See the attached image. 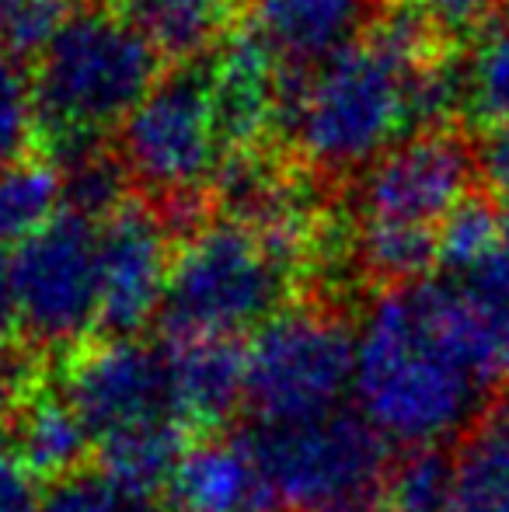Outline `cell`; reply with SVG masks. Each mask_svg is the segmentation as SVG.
Here are the masks:
<instances>
[{"instance_id": "obj_33", "label": "cell", "mask_w": 509, "mask_h": 512, "mask_svg": "<svg viewBox=\"0 0 509 512\" xmlns=\"http://www.w3.org/2000/svg\"><path fill=\"white\" fill-rule=\"evenodd\" d=\"M18 331V314H14V286H11V251L0 244V335Z\"/></svg>"}, {"instance_id": "obj_8", "label": "cell", "mask_w": 509, "mask_h": 512, "mask_svg": "<svg viewBox=\"0 0 509 512\" xmlns=\"http://www.w3.org/2000/svg\"><path fill=\"white\" fill-rule=\"evenodd\" d=\"M11 286L28 345H77L98 328V227L63 209L11 251Z\"/></svg>"}, {"instance_id": "obj_26", "label": "cell", "mask_w": 509, "mask_h": 512, "mask_svg": "<svg viewBox=\"0 0 509 512\" xmlns=\"http://www.w3.org/2000/svg\"><path fill=\"white\" fill-rule=\"evenodd\" d=\"M503 241V220L499 206L485 192H471L450 209V216L440 223V269H464L496 251Z\"/></svg>"}, {"instance_id": "obj_30", "label": "cell", "mask_w": 509, "mask_h": 512, "mask_svg": "<svg viewBox=\"0 0 509 512\" xmlns=\"http://www.w3.org/2000/svg\"><path fill=\"white\" fill-rule=\"evenodd\" d=\"M415 4H419L422 11L436 21V28L457 46L464 35L482 32V28L496 18L506 0H415Z\"/></svg>"}, {"instance_id": "obj_4", "label": "cell", "mask_w": 509, "mask_h": 512, "mask_svg": "<svg viewBox=\"0 0 509 512\" xmlns=\"http://www.w3.org/2000/svg\"><path fill=\"white\" fill-rule=\"evenodd\" d=\"M300 279V265L262 234L213 220L178 248L157 321L168 342L234 338L283 314Z\"/></svg>"}, {"instance_id": "obj_13", "label": "cell", "mask_w": 509, "mask_h": 512, "mask_svg": "<svg viewBox=\"0 0 509 512\" xmlns=\"http://www.w3.org/2000/svg\"><path fill=\"white\" fill-rule=\"evenodd\" d=\"M377 7L381 0H245V25L279 63L321 67L363 39Z\"/></svg>"}, {"instance_id": "obj_31", "label": "cell", "mask_w": 509, "mask_h": 512, "mask_svg": "<svg viewBox=\"0 0 509 512\" xmlns=\"http://www.w3.org/2000/svg\"><path fill=\"white\" fill-rule=\"evenodd\" d=\"M46 495L39 492V478L14 450L0 446V512H39Z\"/></svg>"}, {"instance_id": "obj_19", "label": "cell", "mask_w": 509, "mask_h": 512, "mask_svg": "<svg viewBox=\"0 0 509 512\" xmlns=\"http://www.w3.org/2000/svg\"><path fill=\"white\" fill-rule=\"evenodd\" d=\"M91 432L63 394H35L14 415V453L28 464L35 478L63 481L84 471L91 453Z\"/></svg>"}, {"instance_id": "obj_23", "label": "cell", "mask_w": 509, "mask_h": 512, "mask_svg": "<svg viewBox=\"0 0 509 512\" xmlns=\"http://www.w3.org/2000/svg\"><path fill=\"white\" fill-rule=\"evenodd\" d=\"M464 112L482 126L509 122V0L464 53Z\"/></svg>"}, {"instance_id": "obj_2", "label": "cell", "mask_w": 509, "mask_h": 512, "mask_svg": "<svg viewBox=\"0 0 509 512\" xmlns=\"http://www.w3.org/2000/svg\"><path fill=\"white\" fill-rule=\"evenodd\" d=\"M408 70L394 67L367 42L311 70L297 115L276 150H283L318 185L360 178L377 157L408 140Z\"/></svg>"}, {"instance_id": "obj_18", "label": "cell", "mask_w": 509, "mask_h": 512, "mask_svg": "<svg viewBox=\"0 0 509 512\" xmlns=\"http://www.w3.org/2000/svg\"><path fill=\"white\" fill-rule=\"evenodd\" d=\"M447 512H509V401L482 411L454 453Z\"/></svg>"}, {"instance_id": "obj_14", "label": "cell", "mask_w": 509, "mask_h": 512, "mask_svg": "<svg viewBox=\"0 0 509 512\" xmlns=\"http://www.w3.org/2000/svg\"><path fill=\"white\" fill-rule=\"evenodd\" d=\"M168 363L182 429H217L245 405V349L238 338L168 342Z\"/></svg>"}, {"instance_id": "obj_36", "label": "cell", "mask_w": 509, "mask_h": 512, "mask_svg": "<svg viewBox=\"0 0 509 512\" xmlns=\"http://www.w3.org/2000/svg\"><path fill=\"white\" fill-rule=\"evenodd\" d=\"M377 512H398V509H387V506H384V509H377Z\"/></svg>"}, {"instance_id": "obj_21", "label": "cell", "mask_w": 509, "mask_h": 512, "mask_svg": "<svg viewBox=\"0 0 509 512\" xmlns=\"http://www.w3.org/2000/svg\"><path fill=\"white\" fill-rule=\"evenodd\" d=\"M356 269L374 283L408 286L429 279L426 272L440 265V230L401 227V223H356L353 234Z\"/></svg>"}, {"instance_id": "obj_12", "label": "cell", "mask_w": 509, "mask_h": 512, "mask_svg": "<svg viewBox=\"0 0 509 512\" xmlns=\"http://www.w3.org/2000/svg\"><path fill=\"white\" fill-rule=\"evenodd\" d=\"M213 119L220 150L272 147V115H276L279 56L241 21L220 39L210 56Z\"/></svg>"}, {"instance_id": "obj_32", "label": "cell", "mask_w": 509, "mask_h": 512, "mask_svg": "<svg viewBox=\"0 0 509 512\" xmlns=\"http://www.w3.org/2000/svg\"><path fill=\"white\" fill-rule=\"evenodd\" d=\"M475 161H478V178L496 196L509 199V122L489 126L482 136H475Z\"/></svg>"}, {"instance_id": "obj_27", "label": "cell", "mask_w": 509, "mask_h": 512, "mask_svg": "<svg viewBox=\"0 0 509 512\" xmlns=\"http://www.w3.org/2000/svg\"><path fill=\"white\" fill-rule=\"evenodd\" d=\"M454 464L440 450H408L391 464L384 488V506L398 512H447Z\"/></svg>"}, {"instance_id": "obj_3", "label": "cell", "mask_w": 509, "mask_h": 512, "mask_svg": "<svg viewBox=\"0 0 509 512\" xmlns=\"http://www.w3.org/2000/svg\"><path fill=\"white\" fill-rule=\"evenodd\" d=\"M168 67L123 14L84 0L32 63L42 133H112Z\"/></svg>"}, {"instance_id": "obj_35", "label": "cell", "mask_w": 509, "mask_h": 512, "mask_svg": "<svg viewBox=\"0 0 509 512\" xmlns=\"http://www.w3.org/2000/svg\"><path fill=\"white\" fill-rule=\"evenodd\" d=\"M499 220H503V241H506V248H509V199L499 203Z\"/></svg>"}, {"instance_id": "obj_7", "label": "cell", "mask_w": 509, "mask_h": 512, "mask_svg": "<svg viewBox=\"0 0 509 512\" xmlns=\"http://www.w3.org/2000/svg\"><path fill=\"white\" fill-rule=\"evenodd\" d=\"M206 56L171 63L116 133V150L133 178V189H143L147 203L175 192L210 189L213 171L224 157Z\"/></svg>"}, {"instance_id": "obj_16", "label": "cell", "mask_w": 509, "mask_h": 512, "mask_svg": "<svg viewBox=\"0 0 509 512\" xmlns=\"http://www.w3.org/2000/svg\"><path fill=\"white\" fill-rule=\"evenodd\" d=\"M461 328L492 387H509V248L499 244L464 269H440Z\"/></svg>"}, {"instance_id": "obj_24", "label": "cell", "mask_w": 509, "mask_h": 512, "mask_svg": "<svg viewBox=\"0 0 509 512\" xmlns=\"http://www.w3.org/2000/svg\"><path fill=\"white\" fill-rule=\"evenodd\" d=\"M60 185H63V209L102 227L109 216H116L129 203L133 178H129L123 157H119L116 140H112L109 147L95 150V154L63 168Z\"/></svg>"}, {"instance_id": "obj_29", "label": "cell", "mask_w": 509, "mask_h": 512, "mask_svg": "<svg viewBox=\"0 0 509 512\" xmlns=\"http://www.w3.org/2000/svg\"><path fill=\"white\" fill-rule=\"evenodd\" d=\"M39 394V356L32 345L0 335V425Z\"/></svg>"}, {"instance_id": "obj_34", "label": "cell", "mask_w": 509, "mask_h": 512, "mask_svg": "<svg viewBox=\"0 0 509 512\" xmlns=\"http://www.w3.org/2000/svg\"><path fill=\"white\" fill-rule=\"evenodd\" d=\"M14 4H18V0H0V39H4V28H7V21H11Z\"/></svg>"}, {"instance_id": "obj_1", "label": "cell", "mask_w": 509, "mask_h": 512, "mask_svg": "<svg viewBox=\"0 0 509 512\" xmlns=\"http://www.w3.org/2000/svg\"><path fill=\"white\" fill-rule=\"evenodd\" d=\"M489 391L440 276L370 300L356 331L353 398L387 443L433 450L482 418Z\"/></svg>"}, {"instance_id": "obj_28", "label": "cell", "mask_w": 509, "mask_h": 512, "mask_svg": "<svg viewBox=\"0 0 509 512\" xmlns=\"http://www.w3.org/2000/svg\"><path fill=\"white\" fill-rule=\"evenodd\" d=\"M39 512H157V506L150 499L123 492L102 471H81L56 481Z\"/></svg>"}, {"instance_id": "obj_10", "label": "cell", "mask_w": 509, "mask_h": 512, "mask_svg": "<svg viewBox=\"0 0 509 512\" xmlns=\"http://www.w3.org/2000/svg\"><path fill=\"white\" fill-rule=\"evenodd\" d=\"M63 398L98 443L150 422H175L168 349L140 338L81 345L63 370Z\"/></svg>"}, {"instance_id": "obj_20", "label": "cell", "mask_w": 509, "mask_h": 512, "mask_svg": "<svg viewBox=\"0 0 509 512\" xmlns=\"http://www.w3.org/2000/svg\"><path fill=\"white\" fill-rule=\"evenodd\" d=\"M185 429L178 422H150L98 443V471L136 499L164 492L185 457Z\"/></svg>"}, {"instance_id": "obj_22", "label": "cell", "mask_w": 509, "mask_h": 512, "mask_svg": "<svg viewBox=\"0 0 509 512\" xmlns=\"http://www.w3.org/2000/svg\"><path fill=\"white\" fill-rule=\"evenodd\" d=\"M60 171L42 157L0 168V244L21 248L60 216Z\"/></svg>"}, {"instance_id": "obj_5", "label": "cell", "mask_w": 509, "mask_h": 512, "mask_svg": "<svg viewBox=\"0 0 509 512\" xmlns=\"http://www.w3.org/2000/svg\"><path fill=\"white\" fill-rule=\"evenodd\" d=\"M248 453L272 502L293 512H374L391 474L387 439L360 411L248 429Z\"/></svg>"}, {"instance_id": "obj_15", "label": "cell", "mask_w": 509, "mask_h": 512, "mask_svg": "<svg viewBox=\"0 0 509 512\" xmlns=\"http://www.w3.org/2000/svg\"><path fill=\"white\" fill-rule=\"evenodd\" d=\"M164 499L171 512H265L272 506L245 439H203L189 446Z\"/></svg>"}, {"instance_id": "obj_6", "label": "cell", "mask_w": 509, "mask_h": 512, "mask_svg": "<svg viewBox=\"0 0 509 512\" xmlns=\"http://www.w3.org/2000/svg\"><path fill=\"white\" fill-rule=\"evenodd\" d=\"M356 335L328 310H283L245 349V405L262 425L342 411L353 391Z\"/></svg>"}, {"instance_id": "obj_11", "label": "cell", "mask_w": 509, "mask_h": 512, "mask_svg": "<svg viewBox=\"0 0 509 512\" xmlns=\"http://www.w3.org/2000/svg\"><path fill=\"white\" fill-rule=\"evenodd\" d=\"M178 248L143 199H129L98 227V328L105 338H136L161 314Z\"/></svg>"}, {"instance_id": "obj_9", "label": "cell", "mask_w": 509, "mask_h": 512, "mask_svg": "<svg viewBox=\"0 0 509 512\" xmlns=\"http://www.w3.org/2000/svg\"><path fill=\"white\" fill-rule=\"evenodd\" d=\"M478 178L475 140L461 129L408 136L353 182L356 223L433 227L471 196Z\"/></svg>"}, {"instance_id": "obj_25", "label": "cell", "mask_w": 509, "mask_h": 512, "mask_svg": "<svg viewBox=\"0 0 509 512\" xmlns=\"http://www.w3.org/2000/svg\"><path fill=\"white\" fill-rule=\"evenodd\" d=\"M39 98L32 67L0 53V168L39 157Z\"/></svg>"}, {"instance_id": "obj_17", "label": "cell", "mask_w": 509, "mask_h": 512, "mask_svg": "<svg viewBox=\"0 0 509 512\" xmlns=\"http://www.w3.org/2000/svg\"><path fill=\"white\" fill-rule=\"evenodd\" d=\"M136 25L168 63L213 53L245 18V0H102Z\"/></svg>"}]
</instances>
